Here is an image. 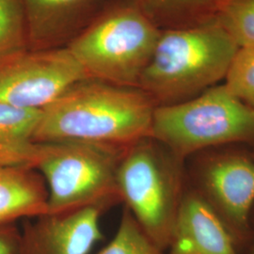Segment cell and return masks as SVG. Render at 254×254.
Returning a JSON list of instances; mask_svg holds the SVG:
<instances>
[{
	"label": "cell",
	"instance_id": "obj_1",
	"mask_svg": "<svg viewBox=\"0 0 254 254\" xmlns=\"http://www.w3.org/2000/svg\"><path fill=\"white\" fill-rule=\"evenodd\" d=\"M156 108L138 87L86 77L42 109L34 141H82L127 149L151 136Z\"/></svg>",
	"mask_w": 254,
	"mask_h": 254
},
{
	"label": "cell",
	"instance_id": "obj_2",
	"mask_svg": "<svg viewBox=\"0 0 254 254\" xmlns=\"http://www.w3.org/2000/svg\"><path fill=\"white\" fill-rule=\"evenodd\" d=\"M238 48L216 19L163 29L137 87L156 107L190 100L225 79Z\"/></svg>",
	"mask_w": 254,
	"mask_h": 254
},
{
	"label": "cell",
	"instance_id": "obj_3",
	"mask_svg": "<svg viewBox=\"0 0 254 254\" xmlns=\"http://www.w3.org/2000/svg\"><path fill=\"white\" fill-rule=\"evenodd\" d=\"M160 33L139 0H110L67 49L89 77L137 87Z\"/></svg>",
	"mask_w": 254,
	"mask_h": 254
},
{
	"label": "cell",
	"instance_id": "obj_4",
	"mask_svg": "<svg viewBox=\"0 0 254 254\" xmlns=\"http://www.w3.org/2000/svg\"><path fill=\"white\" fill-rule=\"evenodd\" d=\"M117 185L125 207L151 241L167 252L187 191L185 162L145 137L125 151Z\"/></svg>",
	"mask_w": 254,
	"mask_h": 254
},
{
	"label": "cell",
	"instance_id": "obj_5",
	"mask_svg": "<svg viewBox=\"0 0 254 254\" xmlns=\"http://www.w3.org/2000/svg\"><path fill=\"white\" fill-rule=\"evenodd\" d=\"M127 149L82 141L38 143L34 170L46 183V214L87 207L106 212L121 203L117 172Z\"/></svg>",
	"mask_w": 254,
	"mask_h": 254
},
{
	"label": "cell",
	"instance_id": "obj_6",
	"mask_svg": "<svg viewBox=\"0 0 254 254\" xmlns=\"http://www.w3.org/2000/svg\"><path fill=\"white\" fill-rule=\"evenodd\" d=\"M151 137L184 162L212 147L254 143V109L216 85L190 100L157 107Z\"/></svg>",
	"mask_w": 254,
	"mask_h": 254
},
{
	"label": "cell",
	"instance_id": "obj_7",
	"mask_svg": "<svg viewBox=\"0 0 254 254\" xmlns=\"http://www.w3.org/2000/svg\"><path fill=\"white\" fill-rule=\"evenodd\" d=\"M194 188L217 214L239 252L254 239V156L236 152L205 155L193 171Z\"/></svg>",
	"mask_w": 254,
	"mask_h": 254
},
{
	"label": "cell",
	"instance_id": "obj_8",
	"mask_svg": "<svg viewBox=\"0 0 254 254\" xmlns=\"http://www.w3.org/2000/svg\"><path fill=\"white\" fill-rule=\"evenodd\" d=\"M86 77L67 48L24 49L0 60V103L41 110Z\"/></svg>",
	"mask_w": 254,
	"mask_h": 254
},
{
	"label": "cell",
	"instance_id": "obj_9",
	"mask_svg": "<svg viewBox=\"0 0 254 254\" xmlns=\"http://www.w3.org/2000/svg\"><path fill=\"white\" fill-rule=\"evenodd\" d=\"M104 213L98 207H87L25 219L21 254H89L103 239Z\"/></svg>",
	"mask_w": 254,
	"mask_h": 254
},
{
	"label": "cell",
	"instance_id": "obj_10",
	"mask_svg": "<svg viewBox=\"0 0 254 254\" xmlns=\"http://www.w3.org/2000/svg\"><path fill=\"white\" fill-rule=\"evenodd\" d=\"M28 49L67 48L110 0H21Z\"/></svg>",
	"mask_w": 254,
	"mask_h": 254
},
{
	"label": "cell",
	"instance_id": "obj_11",
	"mask_svg": "<svg viewBox=\"0 0 254 254\" xmlns=\"http://www.w3.org/2000/svg\"><path fill=\"white\" fill-rule=\"evenodd\" d=\"M167 254H241L227 228L200 195L187 190Z\"/></svg>",
	"mask_w": 254,
	"mask_h": 254
},
{
	"label": "cell",
	"instance_id": "obj_12",
	"mask_svg": "<svg viewBox=\"0 0 254 254\" xmlns=\"http://www.w3.org/2000/svg\"><path fill=\"white\" fill-rule=\"evenodd\" d=\"M47 213V190L33 169L0 165V223L37 218Z\"/></svg>",
	"mask_w": 254,
	"mask_h": 254
},
{
	"label": "cell",
	"instance_id": "obj_13",
	"mask_svg": "<svg viewBox=\"0 0 254 254\" xmlns=\"http://www.w3.org/2000/svg\"><path fill=\"white\" fill-rule=\"evenodd\" d=\"M41 111L0 103V165L34 170Z\"/></svg>",
	"mask_w": 254,
	"mask_h": 254
},
{
	"label": "cell",
	"instance_id": "obj_14",
	"mask_svg": "<svg viewBox=\"0 0 254 254\" xmlns=\"http://www.w3.org/2000/svg\"><path fill=\"white\" fill-rule=\"evenodd\" d=\"M161 30L198 27L215 20V0H139Z\"/></svg>",
	"mask_w": 254,
	"mask_h": 254
},
{
	"label": "cell",
	"instance_id": "obj_15",
	"mask_svg": "<svg viewBox=\"0 0 254 254\" xmlns=\"http://www.w3.org/2000/svg\"><path fill=\"white\" fill-rule=\"evenodd\" d=\"M215 19L239 48L254 47V0H215Z\"/></svg>",
	"mask_w": 254,
	"mask_h": 254
},
{
	"label": "cell",
	"instance_id": "obj_16",
	"mask_svg": "<svg viewBox=\"0 0 254 254\" xmlns=\"http://www.w3.org/2000/svg\"><path fill=\"white\" fill-rule=\"evenodd\" d=\"M28 48L27 20L21 0H0V60Z\"/></svg>",
	"mask_w": 254,
	"mask_h": 254
},
{
	"label": "cell",
	"instance_id": "obj_17",
	"mask_svg": "<svg viewBox=\"0 0 254 254\" xmlns=\"http://www.w3.org/2000/svg\"><path fill=\"white\" fill-rule=\"evenodd\" d=\"M96 254H167L154 244L125 207L117 232L108 245Z\"/></svg>",
	"mask_w": 254,
	"mask_h": 254
},
{
	"label": "cell",
	"instance_id": "obj_18",
	"mask_svg": "<svg viewBox=\"0 0 254 254\" xmlns=\"http://www.w3.org/2000/svg\"><path fill=\"white\" fill-rule=\"evenodd\" d=\"M237 98L254 109V47H240L223 83Z\"/></svg>",
	"mask_w": 254,
	"mask_h": 254
},
{
	"label": "cell",
	"instance_id": "obj_19",
	"mask_svg": "<svg viewBox=\"0 0 254 254\" xmlns=\"http://www.w3.org/2000/svg\"><path fill=\"white\" fill-rule=\"evenodd\" d=\"M0 254H21V229L15 223H0Z\"/></svg>",
	"mask_w": 254,
	"mask_h": 254
},
{
	"label": "cell",
	"instance_id": "obj_20",
	"mask_svg": "<svg viewBox=\"0 0 254 254\" xmlns=\"http://www.w3.org/2000/svg\"><path fill=\"white\" fill-rule=\"evenodd\" d=\"M245 254H254V239H253V241H252V243H251L250 246L248 247V249H247V252H246Z\"/></svg>",
	"mask_w": 254,
	"mask_h": 254
},
{
	"label": "cell",
	"instance_id": "obj_21",
	"mask_svg": "<svg viewBox=\"0 0 254 254\" xmlns=\"http://www.w3.org/2000/svg\"></svg>",
	"mask_w": 254,
	"mask_h": 254
}]
</instances>
